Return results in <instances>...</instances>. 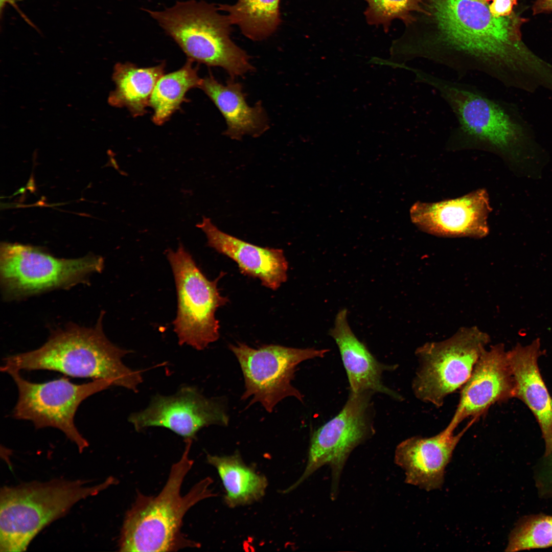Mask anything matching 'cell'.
Returning a JSON list of instances; mask_svg holds the SVG:
<instances>
[{
  "instance_id": "obj_17",
  "label": "cell",
  "mask_w": 552,
  "mask_h": 552,
  "mask_svg": "<svg viewBox=\"0 0 552 552\" xmlns=\"http://www.w3.org/2000/svg\"><path fill=\"white\" fill-rule=\"evenodd\" d=\"M196 226L205 234L208 245L236 262L242 273L273 290L287 281L288 264L283 250L259 247L227 234L205 217Z\"/></svg>"
},
{
  "instance_id": "obj_7",
  "label": "cell",
  "mask_w": 552,
  "mask_h": 552,
  "mask_svg": "<svg viewBox=\"0 0 552 552\" xmlns=\"http://www.w3.org/2000/svg\"><path fill=\"white\" fill-rule=\"evenodd\" d=\"M489 335L476 327L461 328L448 339L418 348L419 363L412 388L417 399L436 407L470 377Z\"/></svg>"
},
{
  "instance_id": "obj_20",
  "label": "cell",
  "mask_w": 552,
  "mask_h": 552,
  "mask_svg": "<svg viewBox=\"0 0 552 552\" xmlns=\"http://www.w3.org/2000/svg\"><path fill=\"white\" fill-rule=\"evenodd\" d=\"M199 87L224 117L227 126L225 135L239 140L245 134L258 136L266 130L267 119L261 105L249 106L239 83L229 80L223 85L210 75L202 79Z\"/></svg>"
},
{
  "instance_id": "obj_23",
  "label": "cell",
  "mask_w": 552,
  "mask_h": 552,
  "mask_svg": "<svg viewBox=\"0 0 552 552\" xmlns=\"http://www.w3.org/2000/svg\"><path fill=\"white\" fill-rule=\"evenodd\" d=\"M280 0H238L232 5H219L231 25L237 26L246 37L261 40L272 34L280 22Z\"/></svg>"
},
{
  "instance_id": "obj_22",
  "label": "cell",
  "mask_w": 552,
  "mask_h": 552,
  "mask_svg": "<svg viewBox=\"0 0 552 552\" xmlns=\"http://www.w3.org/2000/svg\"><path fill=\"white\" fill-rule=\"evenodd\" d=\"M207 460L216 468L222 480L225 490V502L229 507L249 504L265 495L267 479L247 466L239 454L208 455Z\"/></svg>"
},
{
  "instance_id": "obj_14",
  "label": "cell",
  "mask_w": 552,
  "mask_h": 552,
  "mask_svg": "<svg viewBox=\"0 0 552 552\" xmlns=\"http://www.w3.org/2000/svg\"><path fill=\"white\" fill-rule=\"evenodd\" d=\"M461 388L457 408L446 427L453 432L466 419L477 420L494 404L514 397L515 382L502 343L484 351Z\"/></svg>"
},
{
  "instance_id": "obj_27",
  "label": "cell",
  "mask_w": 552,
  "mask_h": 552,
  "mask_svg": "<svg viewBox=\"0 0 552 552\" xmlns=\"http://www.w3.org/2000/svg\"><path fill=\"white\" fill-rule=\"evenodd\" d=\"M488 8L491 14L495 17H505L513 12L514 7L517 4V0H491Z\"/></svg>"
},
{
  "instance_id": "obj_18",
  "label": "cell",
  "mask_w": 552,
  "mask_h": 552,
  "mask_svg": "<svg viewBox=\"0 0 552 552\" xmlns=\"http://www.w3.org/2000/svg\"><path fill=\"white\" fill-rule=\"evenodd\" d=\"M539 339L530 344H517L507 352L515 382V396L531 409L540 427L545 444V456L552 455V399L538 366L540 355Z\"/></svg>"
},
{
  "instance_id": "obj_5",
  "label": "cell",
  "mask_w": 552,
  "mask_h": 552,
  "mask_svg": "<svg viewBox=\"0 0 552 552\" xmlns=\"http://www.w3.org/2000/svg\"><path fill=\"white\" fill-rule=\"evenodd\" d=\"M113 482L86 480L31 482L1 488L0 551H22L44 527L64 515L79 501L97 495Z\"/></svg>"
},
{
  "instance_id": "obj_1",
  "label": "cell",
  "mask_w": 552,
  "mask_h": 552,
  "mask_svg": "<svg viewBox=\"0 0 552 552\" xmlns=\"http://www.w3.org/2000/svg\"><path fill=\"white\" fill-rule=\"evenodd\" d=\"M424 10L434 32L406 47L409 60H428L461 76L479 72L507 86L516 85L520 73L532 76L544 61L522 39L528 19L514 11L493 16L488 4L477 0H429Z\"/></svg>"
},
{
  "instance_id": "obj_13",
  "label": "cell",
  "mask_w": 552,
  "mask_h": 552,
  "mask_svg": "<svg viewBox=\"0 0 552 552\" xmlns=\"http://www.w3.org/2000/svg\"><path fill=\"white\" fill-rule=\"evenodd\" d=\"M129 421L136 431L159 426L192 440L202 428L211 425L226 426L228 418L224 406L209 399L193 386H183L169 396H154L145 409L131 414Z\"/></svg>"
},
{
  "instance_id": "obj_21",
  "label": "cell",
  "mask_w": 552,
  "mask_h": 552,
  "mask_svg": "<svg viewBox=\"0 0 552 552\" xmlns=\"http://www.w3.org/2000/svg\"><path fill=\"white\" fill-rule=\"evenodd\" d=\"M165 66L164 63L149 67H139L129 62L118 63L113 74L116 87L109 97V103L126 108L134 117L144 114Z\"/></svg>"
},
{
  "instance_id": "obj_15",
  "label": "cell",
  "mask_w": 552,
  "mask_h": 552,
  "mask_svg": "<svg viewBox=\"0 0 552 552\" xmlns=\"http://www.w3.org/2000/svg\"><path fill=\"white\" fill-rule=\"evenodd\" d=\"M491 211L488 194L479 189L437 202H417L410 210L412 223L421 229L443 237L482 238L489 233Z\"/></svg>"
},
{
  "instance_id": "obj_10",
  "label": "cell",
  "mask_w": 552,
  "mask_h": 552,
  "mask_svg": "<svg viewBox=\"0 0 552 552\" xmlns=\"http://www.w3.org/2000/svg\"><path fill=\"white\" fill-rule=\"evenodd\" d=\"M19 372H6L13 379L18 392L12 417L32 422L37 429L47 427L59 429L82 452L89 444L75 424L76 411L84 400L111 384L103 380L76 384L65 377L35 383L24 379Z\"/></svg>"
},
{
  "instance_id": "obj_3",
  "label": "cell",
  "mask_w": 552,
  "mask_h": 552,
  "mask_svg": "<svg viewBox=\"0 0 552 552\" xmlns=\"http://www.w3.org/2000/svg\"><path fill=\"white\" fill-rule=\"evenodd\" d=\"M186 441L181 457L171 467L168 480L156 496L139 494L127 512L119 541L122 551H169L185 546L180 529L187 512L201 500L212 496L210 479L196 484L181 494L184 478L193 462L189 458L192 443Z\"/></svg>"
},
{
  "instance_id": "obj_11",
  "label": "cell",
  "mask_w": 552,
  "mask_h": 552,
  "mask_svg": "<svg viewBox=\"0 0 552 552\" xmlns=\"http://www.w3.org/2000/svg\"><path fill=\"white\" fill-rule=\"evenodd\" d=\"M370 391L351 392L341 410L313 433L307 464L301 477L285 491L289 492L322 466H330L331 498H337L344 465L352 451L374 433Z\"/></svg>"
},
{
  "instance_id": "obj_19",
  "label": "cell",
  "mask_w": 552,
  "mask_h": 552,
  "mask_svg": "<svg viewBox=\"0 0 552 552\" xmlns=\"http://www.w3.org/2000/svg\"><path fill=\"white\" fill-rule=\"evenodd\" d=\"M329 334L339 349L351 392L370 391L400 399V396L382 381L383 372L393 369V366L380 363L358 339L349 325L346 309L336 314Z\"/></svg>"
},
{
  "instance_id": "obj_16",
  "label": "cell",
  "mask_w": 552,
  "mask_h": 552,
  "mask_svg": "<svg viewBox=\"0 0 552 552\" xmlns=\"http://www.w3.org/2000/svg\"><path fill=\"white\" fill-rule=\"evenodd\" d=\"M476 421L471 419L456 434L445 428L432 436H415L401 442L396 447L394 462L404 471L405 482L427 491L440 489L455 448Z\"/></svg>"
},
{
  "instance_id": "obj_4",
  "label": "cell",
  "mask_w": 552,
  "mask_h": 552,
  "mask_svg": "<svg viewBox=\"0 0 552 552\" xmlns=\"http://www.w3.org/2000/svg\"><path fill=\"white\" fill-rule=\"evenodd\" d=\"M416 82L436 91L453 112L457 125L449 143L501 153L514 151L525 140L524 128L502 104L470 84L408 66Z\"/></svg>"
},
{
  "instance_id": "obj_28",
  "label": "cell",
  "mask_w": 552,
  "mask_h": 552,
  "mask_svg": "<svg viewBox=\"0 0 552 552\" xmlns=\"http://www.w3.org/2000/svg\"><path fill=\"white\" fill-rule=\"evenodd\" d=\"M532 10L533 15L552 13V0H534Z\"/></svg>"
},
{
  "instance_id": "obj_29",
  "label": "cell",
  "mask_w": 552,
  "mask_h": 552,
  "mask_svg": "<svg viewBox=\"0 0 552 552\" xmlns=\"http://www.w3.org/2000/svg\"><path fill=\"white\" fill-rule=\"evenodd\" d=\"M20 1L21 0H0L1 18H2V17L3 10L6 4H9L10 5H11L14 8V9L17 11L20 16L26 21V22H27L32 27L36 29L37 31H39L37 27L33 24V22L28 18V17L21 11L20 8L18 7L16 3L17 2Z\"/></svg>"
},
{
  "instance_id": "obj_8",
  "label": "cell",
  "mask_w": 552,
  "mask_h": 552,
  "mask_svg": "<svg viewBox=\"0 0 552 552\" xmlns=\"http://www.w3.org/2000/svg\"><path fill=\"white\" fill-rule=\"evenodd\" d=\"M103 265V258L93 255L60 259L35 246L10 243L1 245V281L9 298L73 285L101 271Z\"/></svg>"
},
{
  "instance_id": "obj_30",
  "label": "cell",
  "mask_w": 552,
  "mask_h": 552,
  "mask_svg": "<svg viewBox=\"0 0 552 552\" xmlns=\"http://www.w3.org/2000/svg\"><path fill=\"white\" fill-rule=\"evenodd\" d=\"M477 1L483 2V3L487 4H489V3L490 2H491V0H477Z\"/></svg>"
},
{
  "instance_id": "obj_25",
  "label": "cell",
  "mask_w": 552,
  "mask_h": 552,
  "mask_svg": "<svg viewBox=\"0 0 552 552\" xmlns=\"http://www.w3.org/2000/svg\"><path fill=\"white\" fill-rule=\"evenodd\" d=\"M552 546V516H530L521 520L511 532L506 551Z\"/></svg>"
},
{
  "instance_id": "obj_6",
  "label": "cell",
  "mask_w": 552,
  "mask_h": 552,
  "mask_svg": "<svg viewBox=\"0 0 552 552\" xmlns=\"http://www.w3.org/2000/svg\"><path fill=\"white\" fill-rule=\"evenodd\" d=\"M213 4L190 0L161 11L147 10L189 59L220 66L232 77L253 69L244 51L230 36L231 23Z\"/></svg>"
},
{
  "instance_id": "obj_2",
  "label": "cell",
  "mask_w": 552,
  "mask_h": 552,
  "mask_svg": "<svg viewBox=\"0 0 552 552\" xmlns=\"http://www.w3.org/2000/svg\"><path fill=\"white\" fill-rule=\"evenodd\" d=\"M102 317L95 327L70 326L54 332L36 350L5 357L1 371L48 370L72 377L106 380L112 386L136 391L143 381L141 372L123 363L122 358L131 351L107 338Z\"/></svg>"
},
{
  "instance_id": "obj_24",
  "label": "cell",
  "mask_w": 552,
  "mask_h": 552,
  "mask_svg": "<svg viewBox=\"0 0 552 552\" xmlns=\"http://www.w3.org/2000/svg\"><path fill=\"white\" fill-rule=\"evenodd\" d=\"M188 59L179 70L164 74L157 81L150 98L149 106L153 110L152 121L161 125L179 108L185 95L190 89L199 87L202 79Z\"/></svg>"
},
{
  "instance_id": "obj_9",
  "label": "cell",
  "mask_w": 552,
  "mask_h": 552,
  "mask_svg": "<svg viewBox=\"0 0 552 552\" xmlns=\"http://www.w3.org/2000/svg\"><path fill=\"white\" fill-rule=\"evenodd\" d=\"M167 256L176 287L177 312L173 324L178 343L203 350L219 337V322L215 314L228 302L217 288L224 273L221 272L214 281L209 280L181 243L176 251L168 249Z\"/></svg>"
},
{
  "instance_id": "obj_26",
  "label": "cell",
  "mask_w": 552,
  "mask_h": 552,
  "mask_svg": "<svg viewBox=\"0 0 552 552\" xmlns=\"http://www.w3.org/2000/svg\"><path fill=\"white\" fill-rule=\"evenodd\" d=\"M367 7L364 12L369 25L382 26L387 31L392 20L399 19L406 24L413 20L412 12H423L422 0H364Z\"/></svg>"
},
{
  "instance_id": "obj_12",
  "label": "cell",
  "mask_w": 552,
  "mask_h": 552,
  "mask_svg": "<svg viewBox=\"0 0 552 552\" xmlns=\"http://www.w3.org/2000/svg\"><path fill=\"white\" fill-rule=\"evenodd\" d=\"M242 370L245 391L242 400L251 398L249 405L260 403L269 412L284 398L303 401V395L292 384L297 366L306 360L323 357L327 349L294 348L266 344L258 349L244 343L229 344Z\"/></svg>"
}]
</instances>
